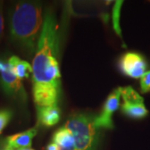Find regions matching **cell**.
<instances>
[{"label": "cell", "instance_id": "6da1fadb", "mask_svg": "<svg viewBox=\"0 0 150 150\" xmlns=\"http://www.w3.org/2000/svg\"><path fill=\"white\" fill-rule=\"evenodd\" d=\"M59 26L51 11L44 15L43 29L33 59V95L38 107L57 106L61 74L57 59Z\"/></svg>", "mask_w": 150, "mask_h": 150}, {"label": "cell", "instance_id": "7a4b0ae2", "mask_svg": "<svg viewBox=\"0 0 150 150\" xmlns=\"http://www.w3.org/2000/svg\"><path fill=\"white\" fill-rule=\"evenodd\" d=\"M43 19L42 7L38 3L18 2L10 10L11 38L28 56L35 54L43 29Z\"/></svg>", "mask_w": 150, "mask_h": 150}, {"label": "cell", "instance_id": "3957f363", "mask_svg": "<svg viewBox=\"0 0 150 150\" xmlns=\"http://www.w3.org/2000/svg\"><path fill=\"white\" fill-rule=\"evenodd\" d=\"M74 139V150H96L99 138V129L95 117L77 112L71 115L64 124Z\"/></svg>", "mask_w": 150, "mask_h": 150}, {"label": "cell", "instance_id": "277c9868", "mask_svg": "<svg viewBox=\"0 0 150 150\" xmlns=\"http://www.w3.org/2000/svg\"><path fill=\"white\" fill-rule=\"evenodd\" d=\"M147 61L142 54L128 52L119 59V69L123 74L133 79H141L146 73Z\"/></svg>", "mask_w": 150, "mask_h": 150}, {"label": "cell", "instance_id": "5b68a950", "mask_svg": "<svg viewBox=\"0 0 150 150\" xmlns=\"http://www.w3.org/2000/svg\"><path fill=\"white\" fill-rule=\"evenodd\" d=\"M121 87L114 89L108 96L106 102L103 107L101 113L95 117V123L98 129H112L113 128L112 116L116 110H118L120 104Z\"/></svg>", "mask_w": 150, "mask_h": 150}, {"label": "cell", "instance_id": "8992f818", "mask_svg": "<svg viewBox=\"0 0 150 150\" xmlns=\"http://www.w3.org/2000/svg\"><path fill=\"white\" fill-rule=\"evenodd\" d=\"M0 82L3 89L8 95L21 98L23 100L26 98V93L21 80L18 79L8 64H6L5 68L1 72Z\"/></svg>", "mask_w": 150, "mask_h": 150}, {"label": "cell", "instance_id": "52a82bcc", "mask_svg": "<svg viewBox=\"0 0 150 150\" xmlns=\"http://www.w3.org/2000/svg\"><path fill=\"white\" fill-rule=\"evenodd\" d=\"M36 134H37V129L33 128L22 133L8 136L6 139V149L17 150L30 148L32 144L33 139L35 137Z\"/></svg>", "mask_w": 150, "mask_h": 150}, {"label": "cell", "instance_id": "ba28073f", "mask_svg": "<svg viewBox=\"0 0 150 150\" xmlns=\"http://www.w3.org/2000/svg\"><path fill=\"white\" fill-rule=\"evenodd\" d=\"M38 123L45 127H52L60 120V110L57 106L38 107Z\"/></svg>", "mask_w": 150, "mask_h": 150}, {"label": "cell", "instance_id": "9c48e42d", "mask_svg": "<svg viewBox=\"0 0 150 150\" xmlns=\"http://www.w3.org/2000/svg\"><path fill=\"white\" fill-rule=\"evenodd\" d=\"M11 69L18 77V79H28L31 74H33V67L27 61L22 60L17 56H12L8 61Z\"/></svg>", "mask_w": 150, "mask_h": 150}, {"label": "cell", "instance_id": "30bf717a", "mask_svg": "<svg viewBox=\"0 0 150 150\" xmlns=\"http://www.w3.org/2000/svg\"><path fill=\"white\" fill-rule=\"evenodd\" d=\"M53 143L59 145L62 150H74V139L64 127L58 129L53 135Z\"/></svg>", "mask_w": 150, "mask_h": 150}, {"label": "cell", "instance_id": "8fae6325", "mask_svg": "<svg viewBox=\"0 0 150 150\" xmlns=\"http://www.w3.org/2000/svg\"><path fill=\"white\" fill-rule=\"evenodd\" d=\"M121 110L124 115L134 119H141L145 118L149 111L144 106V103L141 104H125L122 103Z\"/></svg>", "mask_w": 150, "mask_h": 150}, {"label": "cell", "instance_id": "7c38bea8", "mask_svg": "<svg viewBox=\"0 0 150 150\" xmlns=\"http://www.w3.org/2000/svg\"><path fill=\"white\" fill-rule=\"evenodd\" d=\"M121 97L123 98V103L125 104L144 103V98L131 86L121 88Z\"/></svg>", "mask_w": 150, "mask_h": 150}, {"label": "cell", "instance_id": "4fadbf2b", "mask_svg": "<svg viewBox=\"0 0 150 150\" xmlns=\"http://www.w3.org/2000/svg\"><path fill=\"white\" fill-rule=\"evenodd\" d=\"M123 4V1H116L114 6L112 8V27L117 35L122 38V33H121V28H120V12H121V7Z\"/></svg>", "mask_w": 150, "mask_h": 150}, {"label": "cell", "instance_id": "5bb4252c", "mask_svg": "<svg viewBox=\"0 0 150 150\" xmlns=\"http://www.w3.org/2000/svg\"><path fill=\"white\" fill-rule=\"evenodd\" d=\"M140 88L143 93H150V70L146 72L140 79Z\"/></svg>", "mask_w": 150, "mask_h": 150}, {"label": "cell", "instance_id": "9a60e30c", "mask_svg": "<svg viewBox=\"0 0 150 150\" xmlns=\"http://www.w3.org/2000/svg\"><path fill=\"white\" fill-rule=\"evenodd\" d=\"M12 117V112L9 110H2L0 111V134L2 133L3 129L9 122Z\"/></svg>", "mask_w": 150, "mask_h": 150}, {"label": "cell", "instance_id": "2e32d148", "mask_svg": "<svg viewBox=\"0 0 150 150\" xmlns=\"http://www.w3.org/2000/svg\"><path fill=\"white\" fill-rule=\"evenodd\" d=\"M47 150H62L59 145H57L54 143H51L47 146Z\"/></svg>", "mask_w": 150, "mask_h": 150}, {"label": "cell", "instance_id": "e0dca14e", "mask_svg": "<svg viewBox=\"0 0 150 150\" xmlns=\"http://www.w3.org/2000/svg\"><path fill=\"white\" fill-rule=\"evenodd\" d=\"M3 30H4V19H3V15H2V13L0 10V38L2 36Z\"/></svg>", "mask_w": 150, "mask_h": 150}, {"label": "cell", "instance_id": "ac0fdd59", "mask_svg": "<svg viewBox=\"0 0 150 150\" xmlns=\"http://www.w3.org/2000/svg\"><path fill=\"white\" fill-rule=\"evenodd\" d=\"M5 65L6 64H4L3 62H1V61H0V73H1V72L4 70V69L5 68Z\"/></svg>", "mask_w": 150, "mask_h": 150}, {"label": "cell", "instance_id": "d6986e66", "mask_svg": "<svg viewBox=\"0 0 150 150\" xmlns=\"http://www.w3.org/2000/svg\"><path fill=\"white\" fill-rule=\"evenodd\" d=\"M17 150H34V149H32L31 148H26V149H17Z\"/></svg>", "mask_w": 150, "mask_h": 150}, {"label": "cell", "instance_id": "ffe728a7", "mask_svg": "<svg viewBox=\"0 0 150 150\" xmlns=\"http://www.w3.org/2000/svg\"><path fill=\"white\" fill-rule=\"evenodd\" d=\"M5 150H11V149H5Z\"/></svg>", "mask_w": 150, "mask_h": 150}]
</instances>
